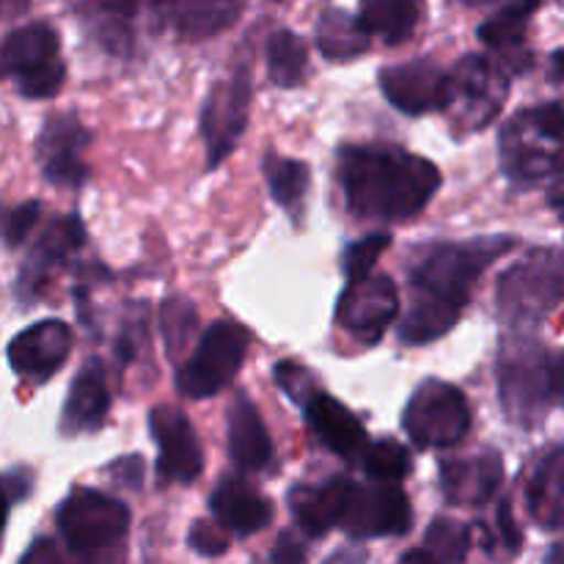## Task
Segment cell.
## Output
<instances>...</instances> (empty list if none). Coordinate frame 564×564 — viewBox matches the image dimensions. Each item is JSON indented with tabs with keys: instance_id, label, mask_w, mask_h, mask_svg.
Wrapping results in <instances>:
<instances>
[{
	"instance_id": "obj_1",
	"label": "cell",
	"mask_w": 564,
	"mask_h": 564,
	"mask_svg": "<svg viewBox=\"0 0 564 564\" xmlns=\"http://www.w3.org/2000/svg\"><path fill=\"white\" fill-rule=\"evenodd\" d=\"M512 246V237L430 246L411 270L413 303L400 325V339L405 345H430L449 334L471 301L479 275Z\"/></svg>"
},
{
	"instance_id": "obj_2",
	"label": "cell",
	"mask_w": 564,
	"mask_h": 564,
	"mask_svg": "<svg viewBox=\"0 0 564 564\" xmlns=\"http://www.w3.org/2000/svg\"><path fill=\"white\" fill-rule=\"evenodd\" d=\"M347 209L364 220H411L441 187L430 160L389 143L345 147L336 160Z\"/></svg>"
},
{
	"instance_id": "obj_3",
	"label": "cell",
	"mask_w": 564,
	"mask_h": 564,
	"mask_svg": "<svg viewBox=\"0 0 564 564\" xmlns=\"http://www.w3.org/2000/svg\"><path fill=\"white\" fill-rule=\"evenodd\" d=\"M564 303V257L554 248H538L501 273L496 308L510 328H534Z\"/></svg>"
},
{
	"instance_id": "obj_4",
	"label": "cell",
	"mask_w": 564,
	"mask_h": 564,
	"mask_svg": "<svg viewBox=\"0 0 564 564\" xmlns=\"http://www.w3.org/2000/svg\"><path fill=\"white\" fill-rule=\"evenodd\" d=\"M499 394L507 419L518 427L543 422L554 400V364L540 341L512 336L499 352Z\"/></svg>"
},
{
	"instance_id": "obj_5",
	"label": "cell",
	"mask_w": 564,
	"mask_h": 564,
	"mask_svg": "<svg viewBox=\"0 0 564 564\" xmlns=\"http://www.w3.org/2000/svg\"><path fill=\"white\" fill-rule=\"evenodd\" d=\"M58 532L77 560H97L121 551L130 529V510L119 499L91 488H75L58 507Z\"/></svg>"
},
{
	"instance_id": "obj_6",
	"label": "cell",
	"mask_w": 564,
	"mask_h": 564,
	"mask_svg": "<svg viewBox=\"0 0 564 564\" xmlns=\"http://www.w3.org/2000/svg\"><path fill=\"white\" fill-rule=\"evenodd\" d=\"M402 430L419 449H449L471 433V408L457 386L424 380L402 413Z\"/></svg>"
},
{
	"instance_id": "obj_7",
	"label": "cell",
	"mask_w": 564,
	"mask_h": 564,
	"mask_svg": "<svg viewBox=\"0 0 564 564\" xmlns=\"http://www.w3.org/2000/svg\"><path fill=\"white\" fill-rule=\"evenodd\" d=\"M3 72L14 77L22 97L47 99L58 94L66 80V66L55 28L31 22L11 31L3 42Z\"/></svg>"
},
{
	"instance_id": "obj_8",
	"label": "cell",
	"mask_w": 564,
	"mask_h": 564,
	"mask_svg": "<svg viewBox=\"0 0 564 564\" xmlns=\"http://www.w3.org/2000/svg\"><path fill=\"white\" fill-rule=\"evenodd\" d=\"M248 341H251L248 330L240 325L226 323V319L209 325L198 339L191 361L176 375L180 394L187 400H207V397L224 391L246 361Z\"/></svg>"
},
{
	"instance_id": "obj_9",
	"label": "cell",
	"mask_w": 564,
	"mask_h": 564,
	"mask_svg": "<svg viewBox=\"0 0 564 564\" xmlns=\"http://www.w3.org/2000/svg\"><path fill=\"white\" fill-rule=\"evenodd\" d=\"M449 77L452 102L446 110H452V121L466 132L490 124L510 97L507 69L485 55L474 53L460 58Z\"/></svg>"
},
{
	"instance_id": "obj_10",
	"label": "cell",
	"mask_w": 564,
	"mask_h": 564,
	"mask_svg": "<svg viewBox=\"0 0 564 564\" xmlns=\"http://www.w3.org/2000/svg\"><path fill=\"white\" fill-rule=\"evenodd\" d=\"M253 77L251 64L242 61L231 77L215 83L202 108V135L209 152V169L224 163L248 127Z\"/></svg>"
},
{
	"instance_id": "obj_11",
	"label": "cell",
	"mask_w": 564,
	"mask_h": 564,
	"mask_svg": "<svg viewBox=\"0 0 564 564\" xmlns=\"http://www.w3.org/2000/svg\"><path fill=\"white\" fill-rule=\"evenodd\" d=\"M400 314V292L389 275L350 281L336 306V325L361 345H378Z\"/></svg>"
},
{
	"instance_id": "obj_12",
	"label": "cell",
	"mask_w": 564,
	"mask_h": 564,
	"mask_svg": "<svg viewBox=\"0 0 564 564\" xmlns=\"http://www.w3.org/2000/svg\"><path fill=\"white\" fill-rule=\"evenodd\" d=\"M341 529L356 540L400 538L413 527V510L400 485H352Z\"/></svg>"
},
{
	"instance_id": "obj_13",
	"label": "cell",
	"mask_w": 564,
	"mask_h": 564,
	"mask_svg": "<svg viewBox=\"0 0 564 564\" xmlns=\"http://www.w3.org/2000/svg\"><path fill=\"white\" fill-rule=\"evenodd\" d=\"M149 430L158 444V479L163 485H191L202 477L204 455L191 419L171 405L149 413Z\"/></svg>"
},
{
	"instance_id": "obj_14",
	"label": "cell",
	"mask_w": 564,
	"mask_h": 564,
	"mask_svg": "<svg viewBox=\"0 0 564 564\" xmlns=\"http://www.w3.org/2000/svg\"><path fill=\"white\" fill-rule=\"evenodd\" d=\"M501 169L518 185H545L564 176V147L540 135L518 113L501 132Z\"/></svg>"
},
{
	"instance_id": "obj_15",
	"label": "cell",
	"mask_w": 564,
	"mask_h": 564,
	"mask_svg": "<svg viewBox=\"0 0 564 564\" xmlns=\"http://www.w3.org/2000/svg\"><path fill=\"white\" fill-rule=\"evenodd\" d=\"M380 88L394 108L408 116L446 110L452 102V77L433 61H408L380 72Z\"/></svg>"
},
{
	"instance_id": "obj_16",
	"label": "cell",
	"mask_w": 564,
	"mask_h": 564,
	"mask_svg": "<svg viewBox=\"0 0 564 564\" xmlns=\"http://www.w3.org/2000/svg\"><path fill=\"white\" fill-rule=\"evenodd\" d=\"M88 141L91 135L77 116H50L36 143L44 180L61 187H80L88 180V165L83 163V149L88 147Z\"/></svg>"
},
{
	"instance_id": "obj_17",
	"label": "cell",
	"mask_w": 564,
	"mask_h": 564,
	"mask_svg": "<svg viewBox=\"0 0 564 564\" xmlns=\"http://www.w3.org/2000/svg\"><path fill=\"white\" fill-rule=\"evenodd\" d=\"M72 352V328L61 319H44L17 334L9 345V364L20 378L44 383L66 364Z\"/></svg>"
},
{
	"instance_id": "obj_18",
	"label": "cell",
	"mask_w": 564,
	"mask_h": 564,
	"mask_svg": "<svg viewBox=\"0 0 564 564\" xmlns=\"http://www.w3.org/2000/svg\"><path fill=\"white\" fill-rule=\"evenodd\" d=\"M83 242H86V226H83V220L77 215L55 218L44 229V235L39 237L36 246L31 248V253L25 257V264H22L20 279H17V292H20L22 301L31 303L39 295V290H42L50 270L55 264L66 262L75 251H80Z\"/></svg>"
},
{
	"instance_id": "obj_19",
	"label": "cell",
	"mask_w": 564,
	"mask_h": 564,
	"mask_svg": "<svg viewBox=\"0 0 564 564\" xmlns=\"http://www.w3.org/2000/svg\"><path fill=\"white\" fill-rule=\"evenodd\" d=\"M505 482V463L499 452H479L471 457H452L441 463V490L455 507H482Z\"/></svg>"
},
{
	"instance_id": "obj_20",
	"label": "cell",
	"mask_w": 564,
	"mask_h": 564,
	"mask_svg": "<svg viewBox=\"0 0 564 564\" xmlns=\"http://www.w3.org/2000/svg\"><path fill=\"white\" fill-rule=\"evenodd\" d=\"M158 20L185 42H202L235 25L242 0H149Z\"/></svg>"
},
{
	"instance_id": "obj_21",
	"label": "cell",
	"mask_w": 564,
	"mask_h": 564,
	"mask_svg": "<svg viewBox=\"0 0 564 564\" xmlns=\"http://www.w3.org/2000/svg\"><path fill=\"white\" fill-rule=\"evenodd\" d=\"M110 408L108 380H105V367L99 358H91L80 367L69 386L64 413H61V433L75 438V435L94 433L105 424Z\"/></svg>"
},
{
	"instance_id": "obj_22",
	"label": "cell",
	"mask_w": 564,
	"mask_h": 564,
	"mask_svg": "<svg viewBox=\"0 0 564 564\" xmlns=\"http://www.w3.org/2000/svg\"><path fill=\"white\" fill-rule=\"evenodd\" d=\"M352 479L334 477L325 485H295L290 490V512L303 534L308 538H323L330 529L339 527L345 516L347 499L352 494Z\"/></svg>"
},
{
	"instance_id": "obj_23",
	"label": "cell",
	"mask_w": 564,
	"mask_h": 564,
	"mask_svg": "<svg viewBox=\"0 0 564 564\" xmlns=\"http://www.w3.org/2000/svg\"><path fill=\"white\" fill-rule=\"evenodd\" d=\"M213 516L226 532H235L240 538L262 532L273 521V505L268 496L253 490L251 485L242 482L240 477H224L218 488L213 490Z\"/></svg>"
},
{
	"instance_id": "obj_24",
	"label": "cell",
	"mask_w": 564,
	"mask_h": 564,
	"mask_svg": "<svg viewBox=\"0 0 564 564\" xmlns=\"http://www.w3.org/2000/svg\"><path fill=\"white\" fill-rule=\"evenodd\" d=\"M306 422L308 427L314 430V435H317L334 455L345 457V460L367 455V430L358 422V416H352V413L347 411L339 400H334V397L323 394V391H319L317 397H312L306 405Z\"/></svg>"
},
{
	"instance_id": "obj_25",
	"label": "cell",
	"mask_w": 564,
	"mask_h": 564,
	"mask_svg": "<svg viewBox=\"0 0 564 564\" xmlns=\"http://www.w3.org/2000/svg\"><path fill=\"white\" fill-rule=\"evenodd\" d=\"M229 455L240 471H264L273 460V441L246 394L235 397L229 408Z\"/></svg>"
},
{
	"instance_id": "obj_26",
	"label": "cell",
	"mask_w": 564,
	"mask_h": 564,
	"mask_svg": "<svg viewBox=\"0 0 564 564\" xmlns=\"http://www.w3.org/2000/svg\"><path fill=\"white\" fill-rule=\"evenodd\" d=\"M540 3L543 0H516L479 28V39L505 58V66H512L516 72L532 66V55L527 53L523 42H527L529 20L540 9Z\"/></svg>"
},
{
	"instance_id": "obj_27",
	"label": "cell",
	"mask_w": 564,
	"mask_h": 564,
	"mask_svg": "<svg viewBox=\"0 0 564 564\" xmlns=\"http://www.w3.org/2000/svg\"><path fill=\"white\" fill-rule=\"evenodd\" d=\"M83 25L108 53L127 55L132 50V17L138 0H72Z\"/></svg>"
},
{
	"instance_id": "obj_28",
	"label": "cell",
	"mask_w": 564,
	"mask_h": 564,
	"mask_svg": "<svg viewBox=\"0 0 564 564\" xmlns=\"http://www.w3.org/2000/svg\"><path fill=\"white\" fill-rule=\"evenodd\" d=\"M527 505L543 529H564V446L534 466L527 482Z\"/></svg>"
},
{
	"instance_id": "obj_29",
	"label": "cell",
	"mask_w": 564,
	"mask_h": 564,
	"mask_svg": "<svg viewBox=\"0 0 564 564\" xmlns=\"http://www.w3.org/2000/svg\"><path fill=\"white\" fill-rule=\"evenodd\" d=\"M358 20L369 36L386 44H402L424 20V0H361Z\"/></svg>"
},
{
	"instance_id": "obj_30",
	"label": "cell",
	"mask_w": 564,
	"mask_h": 564,
	"mask_svg": "<svg viewBox=\"0 0 564 564\" xmlns=\"http://www.w3.org/2000/svg\"><path fill=\"white\" fill-rule=\"evenodd\" d=\"M369 33L361 20L341 9H325L317 20V47L328 61H350L369 50Z\"/></svg>"
},
{
	"instance_id": "obj_31",
	"label": "cell",
	"mask_w": 564,
	"mask_h": 564,
	"mask_svg": "<svg viewBox=\"0 0 564 564\" xmlns=\"http://www.w3.org/2000/svg\"><path fill=\"white\" fill-rule=\"evenodd\" d=\"M308 66V50L297 33L273 31L268 39V75L279 88H295L301 86L306 77Z\"/></svg>"
},
{
	"instance_id": "obj_32",
	"label": "cell",
	"mask_w": 564,
	"mask_h": 564,
	"mask_svg": "<svg viewBox=\"0 0 564 564\" xmlns=\"http://www.w3.org/2000/svg\"><path fill=\"white\" fill-rule=\"evenodd\" d=\"M264 180H268L270 196L275 198V204H281L290 213H301V204L306 198L308 180H312V169L301 160L281 158V154L270 152L264 158Z\"/></svg>"
},
{
	"instance_id": "obj_33",
	"label": "cell",
	"mask_w": 564,
	"mask_h": 564,
	"mask_svg": "<svg viewBox=\"0 0 564 564\" xmlns=\"http://www.w3.org/2000/svg\"><path fill=\"white\" fill-rule=\"evenodd\" d=\"M198 330V312L187 297L176 295L160 306V334L171 361L182 356Z\"/></svg>"
},
{
	"instance_id": "obj_34",
	"label": "cell",
	"mask_w": 564,
	"mask_h": 564,
	"mask_svg": "<svg viewBox=\"0 0 564 564\" xmlns=\"http://www.w3.org/2000/svg\"><path fill=\"white\" fill-rule=\"evenodd\" d=\"M364 471L369 479L383 485H400L411 474V455L397 441L383 438L372 444L364 455Z\"/></svg>"
},
{
	"instance_id": "obj_35",
	"label": "cell",
	"mask_w": 564,
	"mask_h": 564,
	"mask_svg": "<svg viewBox=\"0 0 564 564\" xmlns=\"http://www.w3.org/2000/svg\"><path fill=\"white\" fill-rule=\"evenodd\" d=\"M424 549L433 551L435 560L441 564H457L466 560L468 549H471V534H468V529L463 523L449 521V518H438L427 529Z\"/></svg>"
},
{
	"instance_id": "obj_36",
	"label": "cell",
	"mask_w": 564,
	"mask_h": 564,
	"mask_svg": "<svg viewBox=\"0 0 564 564\" xmlns=\"http://www.w3.org/2000/svg\"><path fill=\"white\" fill-rule=\"evenodd\" d=\"M389 246H391V237L386 235V231H380V235H369V237H364L361 242H356V246L347 248L345 251L347 281L369 279L375 270V264H378V259L383 257V251Z\"/></svg>"
},
{
	"instance_id": "obj_37",
	"label": "cell",
	"mask_w": 564,
	"mask_h": 564,
	"mask_svg": "<svg viewBox=\"0 0 564 564\" xmlns=\"http://www.w3.org/2000/svg\"><path fill=\"white\" fill-rule=\"evenodd\" d=\"M275 380H279V386L292 397V400L303 402V408L308 405V400H312V397L319 394L317 383H314V375L292 361H284L275 367Z\"/></svg>"
},
{
	"instance_id": "obj_38",
	"label": "cell",
	"mask_w": 564,
	"mask_h": 564,
	"mask_svg": "<svg viewBox=\"0 0 564 564\" xmlns=\"http://www.w3.org/2000/svg\"><path fill=\"white\" fill-rule=\"evenodd\" d=\"M187 543L196 554L202 556H220L229 549V538H226V529L218 521H196L187 534Z\"/></svg>"
},
{
	"instance_id": "obj_39",
	"label": "cell",
	"mask_w": 564,
	"mask_h": 564,
	"mask_svg": "<svg viewBox=\"0 0 564 564\" xmlns=\"http://www.w3.org/2000/svg\"><path fill=\"white\" fill-rule=\"evenodd\" d=\"M39 215H42V204L39 202H25V204H20V207L11 209L9 218H6V226H3L6 246L9 248L22 246V242L28 240V235H31L33 226H36Z\"/></svg>"
},
{
	"instance_id": "obj_40",
	"label": "cell",
	"mask_w": 564,
	"mask_h": 564,
	"mask_svg": "<svg viewBox=\"0 0 564 564\" xmlns=\"http://www.w3.org/2000/svg\"><path fill=\"white\" fill-rule=\"evenodd\" d=\"M521 113L527 116V121L540 132V135H545L549 141L564 147V105H540V108L521 110Z\"/></svg>"
},
{
	"instance_id": "obj_41",
	"label": "cell",
	"mask_w": 564,
	"mask_h": 564,
	"mask_svg": "<svg viewBox=\"0 0 564 564\" xmlns=\"http://www.w3.org/2000/svg\"><path fill=\"white\" fill-rule=\"evenodd\" d=\"M143 336H147V314L141 312L135 319H132V323H124V328H121L119 345H116L121 364L135 361L138 350H141V345H143Z\"/></svg>"
},
{
	"instance_id": "obj_42",
	"label": "cell",
	"mask_w": 564,
	"mask_h": 564,
	"mask_svg": "<svg viewBox=\"0 0 564 564\" xmlns=\"http://www.w3.org/2000/svg\"><path fill=\"white\" fill-rule=\"evenodd\" d=\"M270 564H306V545L295 534L284 532L275 540V549L270 554Z\"/></svg>"
},
{
	"instance_id": "obj_43",
	"label": "cell",
	"mask_w": 564,
	"mask_h": 564,
	"mask_svg": "<svg viewBox=\"0 0 564 564\" xmlns=\"http://www.w3.org/2000/svg\"><path fill=\"white\" fill-rule=\"evenodd\" d=\"M110 477L116 479L119 485H124V488H141L143 482V460L141 457H121L119 463H113L110 466Z\"/></svg>"
},
{
	"instance_id": "obj_44",
	"label": "cell",
	"mask_w": 564,
	"mask_h": 564,
	"mask_svg": "<svg viewBox=\"0 0 564 564\" xmlns=\"http://www.w3.org/2000/svg\"><path fill=\"white\" fill-rule=\"evenodd\" d=\"M31 488H33V479H31V474H28V471H22V468L6 471L3 490H6V501H9V507H17L22 499H28Z\"/></svg>"
},
{
	"instance_id": "obj_45",
	"label": "cell",
	"mask_w": 564,
	"mask_h": 564,
	"mask_svg": "<svg viewBox=\"0 0 564 564\" xmlns=\"http://www.w3.org/2000/svg\"><path fill=\"white\" fill-rule=\"evenodd\" d=\"M499 529H501V540H505V543H507V549H510L512 554H516V551L521 549V543H523V534H521V529H518L516 518H512L510 501H501V507H499Z\"/></svg>"
},
{
	"instance_id": "obj_46",
	"label": "cell",
	"mask_w": 564,
	"mask_h": 564,
	"mask_svg": "<svg viewBox=\"0 0 564 564\" xmlns=\"http://www.w3.org/2000/svg\"><path fill=\"white\" fill-rule=\"evenodd\" d=\"M20 564H61V560L53 540H36V543L25 551Z\"/></svg>"
},
{
	"instance_id": "obj_47",
	"label": "cell",
	"mask_w": 564,
	"mask_h": 564,
	"mask_svg": "<svg viewBox=\"0 0 564 564\" xmlns=\"http://www.w3.org/2000/svg\"><path fill=\"white\" fill-rule=\"evenodd\" d=\"M323 564H367V551L364 549H339Z\"/></svg>"
},
{
	"instance_id": "obj_48",
	"label": "cell",
	"mask_w": 564,
	"mask_h": 564,
	"mask_svg": "<svg viewBox=\"0 0 564 564\" xmlns=\"http://www.w3.org/2000/svg\"><path fill=\"white\" fill-rule=\"evenodd\" d=\"M400 564H441V562L435 560L433 551L416 549V551H408V554L400 560Z\"/></svg>"
},
{
	"instance_id": "obj_49",
	"label": "cell",
	"mask_w": 564,
	"mask_h": 564,
	"mask_svg": "<svg viewBox=\"0 0 564 564\" xmlns=\"http://www.w3.org/2000/svg\"><path fill=\"white\" fill-rule=\"evenodd\" d=\"M28 6H31V0H3V17L6 20H11V17L28 11Z\"/></svg>"
},
{
	"instance_id": "obj_50",
	"label": "cell",
	"mask_w": 564,
	"mask_h": 564,
	"mask_svg": "<svg viewBox=\"0 0 564 564\" xmlns=\"http://www.w3.org/2000/svg\"><path fill=\"white\" fill-rule=\"evenodd\" d=\"M554 394L560 397L564 405V356L554 364Z\"/></svg>"
},
{
	"instance_id": "obj_51",
	"label": "cell",
	"mask_w": 564,
	"mask_h": 564,
	"mask_svg": "<svg viewBox=\"0 0 564 564\" xmlns=\"http://www.w3.org/2000/svg\"><path fill=\"white\" fill-rule=\"evenodd\" d=\"M77 564H124V554H121V551H116V554L97 556V560H77Z\"/></svg>"
},
{
	"instance_id": "obj_52",
	"label": "cell",
	"mask_w": 564,
	"mask_h": 564,
	"mask_svg": "<svg viewBox=\"0 0 564 564\" xmlns=\"http://www.w3.org/2000/svg\"><path fill=\"white\" fill-rule=\"evenodd\" d=\"M545 564H564V540L562 543L551 545L549 556H545Z\"/></svg>"
},
{
	"instance_id": "obj_53",
	"label": "cell",
	"mask_w": 564,
	"mask_h": 564,
	"mask_svg": "<svg viewBox=\"0 0 564 564\" xmlns=\"http://www.w3.org/2000/svg\"><path fill=\"white\" fill-rule=\"evenodd\" d=\"M551 64H554V72H556V75H560L562 80H564V47H562V50H556L554 58H551Z\"/></svg>"
},
{
	"instance_id": "obj_54",
	"label": "cell",
	"mask_w": 564,
	"mask_h": 564,
	"mask_svg": "<svg viewBox=\"0 0 564 564\" xmlns=\"http://www.w3.org/2000/svg\"><path fill=\"white\" fill-rule=\"evenodd\" d=\"M551 207H554L556 213L564 215V191L556 193V196H551Z\"/></svg>"
},
{
	"instance_id": "obj_55",
	"label": "cell",
	"mask_w": 564,
	"mask_h": 564,
	"mask_svg": "<svg viewBox=\"0 0 564 564\" xmlns=\"http://www.w3.org/2000/svg\"><path fill=\"white\" fill-rule=\"evenodd\" d=\"M460 3H466V6H488V3H496V0H460Z\"/></svg>"
}]
</instances>
